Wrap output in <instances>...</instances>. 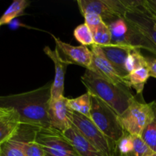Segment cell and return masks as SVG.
<instances>
[{"mask_svg":"<svg viewBox=\"0 0 156 156\" xmlns=\"http://www.w3.org/2000/svg\"><path fill=\"white\" fill-rule=\"evenodd\" d=\"M50 82L30 91L0 96V108L12 110L18 116L21 124L38 128L50 127L47 111L51 99Z\"/></svg>","mask_w":156,"mask_h":156,"instance_id":"1","label":"cell"},{"mask_svg":"<svg viewBox=\"0 0 156 156\" xmlns=\"http://www.w3.org/2000/svg\"><path fill=\"white\" fill-rule=\"evenodd\" d=\"M81 81L88 92L101 99L119 115L127 109L135 98L129 88L116 85L91 70L85 69Z\"/></svg>","mask_w":156,"mask_h":156,"instance_id":"2","label":"cell"},{"mask_svg":"<svg viewBox=\"0 0 156 156\" xmlns=\"http://www.w3.org/2000/svg\"><path fill=\"white\" fill-rule=\"evenodd\" d=\"M90 94L91 102L90 118L114 144L125 133L120 122L119 114L98 97L91 93Z\"/></svg>","mask_w":156,"mask_h":156,"instance_id":"3","label":"cell"},{"mask_svg":"<svg viewBox=\"0 0 156 156\" xmlns=\"http://www.w3.org/2000/svg\"><path fill=\"white\" fill-rule=\"evenodd\" d=\"M153 105L145 103L134 98L127 109L119 115L120 122L126 132L132 136H141L143 130L152 118Z\"/></svg>","mask_w":156,"mask_h":156,"instance_id":"4","label":"cell"},{"mask_svg":"<svg viewBox=\"0 0 156 156\" xmlns=\"http://www.w3.org/2000/svg\"><path fill=\"white\" fill-rule=\"evenodd\" d=\"M35 142L44 149L46 156H79L63 133L53 127L38 129Z\"/></svg>","mask_w":156,"mask_h":156,"instance_id":"5","label":"cell"},{"mask_svg":"<svg viewBox=\"0 0 156 156\" xmlns=\"http://www.w3.org/2000/svg\"><path fill=\"white\" fill-rule=\"evenodd\" d=\"M73 124L105 156H111L114 143L98 129L91 118L73 111Z\"/></svg>","mask_w":156,"mask_h":156,"instance_id":"6","label":"cell"},{"mask_svg":"<svg viewBox=\"0 0 156 156\" xmlns=\"http://www.w3.org/2000/svg\"><path fill=\"white\" fill-rule=\"evenodd\" d=\"M81 14L95 13L100 15L105 24L123 18L126 8L123 0H78Z\"/></svg>","mask_w":156,"mask_h":156,"instance_id":"7","label":"cell"},{"mask_svg":"<svg viewBox=\"0 0 156 156\" xmlns=\"http://www.w3.org/2000/svg\"><path fill=\"white\" fill-rule=\"evenodd\" d=\"M56 50L60 57L69 64H76L90 69L92 64V52L85 46H73L53 36Z\"/></svg>","mask_w":156,"mask_h":156,"instance_id":"8","label":"cell"},{"mask_svg":"<svg viewBox=\"0 0 156 156\" xmlns=\"http://www.w3.org/2000/svg\"><path fill=\"white\" fill-rule=\"evenodd\" d=\"M50 127L64 133L73 126V111L69 107L68 98L63 97L51 100L47 111Z\"/></svg>","mask_w":156,"mask_h":156,"instance_id":"9","label":"cell"},{"mask_svg":"<svg viewBox=\"0 0 156 156\" xmlns=\"http://www.w3.org/2000/svg\"><path fill=\"white\" fill-rule=\"evenodd\" d=\"M91 50L92 52V64L91 69L88 70H91L93 73L99 75L116 85L129 88L124 78L122 77L114 68L112 64L103 53L101 47L94 44L91 46Z\"/></svg>","mask_w":156,"mask_h":156,"instance_id":"10","label":"cell"},{"mask_svg":"<svg viewBox=\"0 0 156 156\" xmlns=\"http://www.w3.org/2000/svg\"><path fill=\"white\" fill-rule=\"evenodd\" d=\"M142 5L136 9L126 11L123 19L149 38L156 47V31L153 28L155 18L145 12Z\"/></svg>","mask_w":156,"mask_h":156,"instance_id":"11","label":"cell"},{"mask_svg":"<svg viewBox=\"0 0 156 156\" xmlns=\"http://www.w3.org/2000/svg\"><path fill=\"white\" fill-rule=\"evenodd\" d=\"M44 51L46 55L50 57L54 63L55 78L53 79L51 86V100H56V99H59L64 96L65 74L67 66L69 64L60 57L56 49L53 50L52 49H50V47L47 46L44 47Z\"/></svg>","mask_w":156,"mask_h":156,"instance_id":"12","label":"cell"},{"mask_svg":"<svg viewBox=\"0 0 156 156\" xmlns=\"http://www.w3.org/2000/svg\"><path fill=\"white\" fill-rule=\"evenodd\" d=\"M101 48L119 74L123 78L126 77L128 75L126 69V62L129 53L134 47L111 44L105 47H101Z\"/></svg>","mask_w":156,"mask_h":156,"instance_id":"13","label":"cell"},{"mask_svg":"<svg viewBox=\"0 0 156 156\" xmlns=\"http://www.w3.org/2000/svg\"><path fill=\"white\" fill-rule=\"evenodd\" d=\"M63 133L72 143L79 156H105L87 140L73 125Z\"/></svg>","mask_w":156,"mask_h":156,"instance_id":"14","label":"cell"},{"mask_svg":"<svg viewBox=\"0 0 156 156\" xmlns=\"http://www.w3.org/2000/svg\"><path fill=\"white\" fill-rule=\"evenodd\" d=\"M20 124L18 114L14 111L0 119V146L13 138Z\"/></svg>","mask_w":156,"mask_h":156,"instance_id":"15","label":"cell"},{"mask_svg":"<svg viewBox=\"0 0 156 156\" xmlns=\"http://www.w3.org/2000/svg\"><path fill=\"white\" fill-rule=\"evenodd\" d=\"M149 77L150 75L148 67H143L131 72L124 79L129 88H133L137 94H141Z\"/></svg>","mask_w":156,"mask_h":156,"instance_id":"16","label":"cell"},{"mask_svg":"<svg viewBox=\"0 0 156 156\" xmlns=\"http://www.w3.org/2000/svg\"><path fill=\"white\" fill-rule=\"evenodd\" d=\"M111 33V44L114 45L125 46V39L127 34V23L123 18H117L108 24Z\"/></svg>","mask_w":156,"mask_h":156,"instance_id":"17","label":"cell"},{"mask_svg":"<svg viewBox=\"0 0 156 156\" xmlns=\"http://www.w3.org/2000/svg\"><path fill=\"white\" fill-rule=\"evenodd\" d=\"M111 156H136L133 136L125 131L123 136L114 143Z\"/></svg>","mask_w":156,"mask_h":156,"instance_id":"18","label":"cell"},{"mask_svg":"<svg viewBox=\"0 0 156 156\" xmlns=\"http://www.w3.org/2000/svg\"><path fill=\"white\" fill-rule=\"evenodd\" d=\"M68 105L74 112L82 114L90 118L91 102V94L88 91L76 98H68Z\"/></svg>","mask_w":156,"mask_h":156,"instance_id":"19","label":"cell"},{"mask_svg":"<svg viewBox=\"0 0 156 156\" xmlns=\"http://www.w3.org/2000/svg\"><path fill=\"white\" fill-rule=\"evenodd\" d=\"M30 2L26 0H15L0 18L1 25L8 24L16 17L23 14Z\"/></svg>","mask_w":156,"mask_h":156,"instance_id":"20","label":"cell"},{"mask_svg":"<svg viewBox=\"0 0 156 156\" xmlns=\"http://www.w3.org/2000/svg\"><path fill=\"white\" fill-rule=\"evenodd\" d=\"M154 114L143 130L141 138L152 152H156V101L152 102Z\"/></svg>","mask_w":156,"mask_h":156,"instance_id":"21","label":"cell"},{"mask_svg":"<svg viewBox=\"0 0 156 156\" xmlns=\"http://www.w3.org/2000/svg\"><path fill=\"white\" fill-rule=\"evenodd\" d=\"M93 34V39L95 45L99 47H105L111 45V33L109 27L104 21L94 29L91 30Z\"/></svg>","mask_w":156,"mask_h":156,"instance_id":"22","label":"cell"},{"mask_svg":"<svg viewBox=\"0 0 156 156\" xmlns=\"http://www.w3.org/2000/svg\"><path fill=\"white\" fill-rule=\"evenodd\" d=\"M143 67H147L146 57L142 54L140 50L133 48L126 62V72L129 74L131 72Z\"/></svg>","mask_w":156,"mask_h":156,"instance_id":"23","label":"cell"},{"mask_svg":"<svg viewBox=\"0 0 156 156\" xmlns=\"http://www.w3.org/2000/svg\"><path fill=\"white\" fill-rule=\"evenodd\" d=\"M73 34L76 41L80 43L82 46L86 47V46H92L94 44L92 33L85 23L77 26L74 30Z\"/></svg>","mask_w":156,"mask_h":156,"instance_id":"24","label":"cell"},{"mask_svg":"<svg viewBox=\"0 0 156 156\" xmlns=\"http://www.w3.org/2000/svg\"><path fill=\"white\" fill-rule=\"evenodd\" d=\"M23 151L26 156H46L44 149L35 141L18 142L11 140Z\"/></svg>","mask_w":156,"mask_h":156,"instance_id":"25","label":"cell"},{"mask_svg":"<svg viewBox=\"0 0 156 156\" xmlns=\"http://www.w3.org/2000/svg\"><path fill=\"white\" fill-rule=\"evenodd\" d=\"M2 156H26L23 151L12 140L2 145Z\"/></svg>","mask_w":156,"mask_h":156,"instance_id":"26","label":"cell"},{"mask_svg":"<svg viewBox=\"0 0 156 156\" xmlns=\"http://www.w3.org/2000/svg\"><path fill=\"white\" fill-rule=\"evenodd\" d=\"M133 136L136 156H147L151 152H152V151L149 149L146 143L143 141L141 136Z\"/></svg>","mask_w":156,"mask_h":156,"instance_id":"27","label":"cell"},{"mask_svg":"<svg viewBox=\"0 0 156 156\" xmlns=\"http://www.w3.org/2000/svg\"><path fill=\"white\" fill-rule=\"evenodd\" d=\"M83 17L85 18V23L91 30L95 28L102 21H104L101 17L95 13H86L83 15Z\"/></svg>","mask_w":156,"mask_h":156,"instance_id":"28","label":"cell"},{"mask_svg":"<svg viewBox=\"0 0 156 156\" xmlns=\"http://www.w3.org/2000/svg\"><path fill=\"white\" fill-rule=\"evenodd\" d=\"M142 6L146 13L156 18V0H143Z\"/></svg>","mask_w":156,"mask_h":156,"instance_id":"29","label":"cell"},{"mask_svg":"<svg viewBox=\"0 0 156 156\" xmlns=\"http://www.w3.org/2000/svg\"><path fill=\"white\" fill-rule=\"evenodd\" d=\"M146 59L150 77L156 79V59L151 57H146Z\"/></svg>","mask_w":156,"mask_h":156,"instance_id":"30","label":"cell"},{"mask_svg":"<svg viewBox=\"0 0 156 156\" xmlns=\"http://www.w3.org/2000/svg\"><path fill=\"white\" fill-rule=\"evenodd\" d=\"M12 111V110H8V109H5V108H0V119H1L2 117L9 114Z\"/></svg>","mask_w":156,"mask_h":156,"instance_id":"31","label":"cell"},{"mask_svg":"<svg viewBox=\"0 0 156 156\" xmlns=\"http://www.w3.org/2000/svg\"><path fill=\"white\" fill-rule=\"evenodd\" d=\"M147 156H156V152H151V153L149 154Z\"/></svg>","mask_w":156,"mask_h":156,"instance_id":"32","label":"cell"},{"mask_svg":"<svg viewBox=\"0 0 156 156\" xmlns=\"http://www.w3.org/2000/svg\"><path fill=\"white\" fill-rule=\"evenodd\" d=\"M154 30L156 31V18H155V21H154V25H153Z\"/></svg>","mask_w":156,"mask_h":156,"instance_id":"33","label":"cell"},{"mask_svg":"<svg viewBox=\"0 0 156 156\" xmlns=\"http://www.w3.org/2000/svg\"><path fill=\"white\" fill-rule=\"evenodd\" d=\"M0 156H2V146H0Z\"/></svg>","mask_w":156,"mask_h":156,"instance_id":"34","label":"cell"},{"mask_svg":"<svg viewBox=\"0 0 156 156\" xmlns=\"http://www.w3.org/2000/svg\"><path fill=\"white\" fill-rule=\"evenodd\" d=\"M0 26H1V24H0Z\"/></svg>","mask_w":156,"mask_h":156,"instance_id":"35","label":"cell"}]
</instances>
